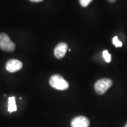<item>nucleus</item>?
Listing matches in <instances>:
<instances>
[{
    "instance_id": "nucleus-1",
    "label": "nucleus",
    "mask_w": 127,
    "mask_h": 127,
    "mask_svg": "<svg viewBox=\"0 0 127 127\" xmlns=\"http://www.w3.org/2000/svg\"><path fill=\"white\" fill-rule=\"evenodd\" d=\"M50 84L52 88L64 91L69 88V84L64 78L58 74L52 75L50 79Z\"/></svg>"
},
{
    "instance_id": "nucleus-2",
    "label": "nucleus",
    "mask_w": 127,
    "mask_h": 127,
    "mask_svg": "<svg viewBox=\"0 0 127 127\" xmlns=\"http://www.w3.org/2000/svg\"><path fill=\"white\" fill-rule=\"evenodd\" d=\"M112 85V80L109 78L99 79L95 84V90L98 94L102 95L107 91Z\"/></svg>"
},
{
    "instance_id": "nucleus-3",
    "label": "nucleus",
    "mask_w": 127,
    "mask_h": 127,
    "mask_svg": "<svg viewBox=\"0 0 127 127\" xmlns=\"http://www.w3.org/2000/svg\"><path fill=\"white\" fill-rule=\"evenodd\" d=\"M0 48L6 51H14L15 45L9 37L5 33L0 34Z\"/></svg>"
},
{
    "instance_id": "nucleus-4",
    "label": "nucleus",
    "mask_w": 127,
    "mask_h": 127,
    "mask_svg": "<svg viewBox=\"0 0 127 127\" xmlns=\"http://www.w3.org/2000/svg\"><path fill=\"white\" fill-rule=\"evenodd\" d=\"M23 68V63L16 59H11L7 62L5 68L9 72H15Z\"/></svg>"
},
{
    "instance_id": "nucleus-5",
    "label": "nucleus",
    "mask_w": 127,
    "mask_h": 127,
    "mask_svg": "<svg viewBox=\"0 0 127 127\" xmlns=\"http://www.w3.org/2000/svg\"><path fill=\"white\" fill-rule=\"evenodd\" d=\"M71 125V127H88L90 121L84 116H78L72 119Z\"/></svg>"
},
{
    "instance_id": "nucleus-6",
    "label": "nucleus",
    "mask_w": 127,
    "mask_h": 127,
    "mask_svg": "<svg viewBox=\"0 0 127 127\" xmlns=\"http://www.w3.org/2000/svg\"><path fill=\"white\" fill-rule=\"evenodd\" d=\"M68 50V45L65 42H60L54 49V55L58 59H61L65 55Z\"/></svg>"
},
{
    "instance_id": "nucleus-7",
    "label": "nucleus",
    "mask_w": 127,
    "mask_h": 127,
    "mask_svg": "<svg viewBox=\"0 0 127 127\" xmlns=\"http://www.w3.org/2000/svg\"><path fill=\"white\" fill-rule=\"evenodd\" d=\"M17 109V105L15 103V96H11L8 98V111L10 113L16 111Z\"/></svg>"
},
{
    "instance_id": "nucleus-8",
    "label": "nucleus",
    "mask_w": 127,
    "mask_h": 127,
    "mask_svg": "<svg viewBox=\"0 0 127 127\" xmlns=\"http://www.w3.org/2000/svg\"><path fill=\"white\" fill-rule=\"evenodd\" d=\"M102 57L104 58L105 61L107 63H109L111 61V55L107 50H104L102 52Z\"/></svg>"
},
{
    "instance_id": "nucleus-9",
    "label": "nucleus",
    "mask_w": 127,
    "mask_h": 127,
    "mask_svg": "<svg viewBox=\"0 0 127 127\" xmlns=\"http://www.w3.org/2000/svg\"><path fill=\"white\" fill-rule=\"evenodd\" d=\"M112 42H113L114 45H115L116 47H121L123 46V43H122V42H121V41L119 40L118 38V36H114L113 38V39H112Z\"/></svg>"
},
{
    "instance_id": "nucleus-10",
    "label": "nucleus",
    "mask_w": 127,
    "mask_h": 127,
    "mask_svg": "<svg viewBox=\"0 0 127 127\" xmlns=\"http://www.w3.org/2000/svg\"><path fill=\"white\" fill-rule=\"evenodd\" d=\"M79 1L82 7H86L90 4V3L93 0H79Z\"/></svg>"
},
{
    "instance_id": "nucleus-11",
    "label": "nucleus",
    "mask_w": 127,
    "mask_h": 127,
    "mask_svg": "<svg viewBox=\"0 0 127 127\" xmlns=\"http://www.w3.org/2000/svg\"><path fill=\"white\" fill-rule=\"evenodd\" d=\"M32 2H41V1H43V0H30Z\"/></svg>"
},
{
    "instance_id": "nucleus-12",
    "label": "nucleus",
    "mask_w": 127,
    "mask_h": 127,
    "mask_svg": "<svg viewBox=\"0 0 127 127\" xmlns=\"http://www.w3.org/2000/svg\"><path fill=\"white\" fill-rule=\"evenodd\" d=\"M108 1L111 2H115L116 0H108Z\"/></svg>"
},
{
    "instance_id": "nucleus-13",
    "label": "nucleus",
    "mask_w": 127,
    "mask_h": 127,
    "mask_svg": "<svg viewBox=\"0 0 127 127\" xmlns=\"http://www.w3.org/2000/svg\"><path fill=\"white\" fill-rule=\"evenodd\" d=\"M127 127V124L125 125V127Z\"/></svg>"
}]
</instances>
